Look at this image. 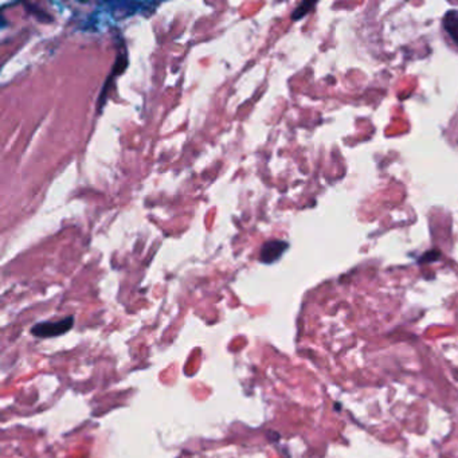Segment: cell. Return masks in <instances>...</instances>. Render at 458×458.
Instances as JSON below:
<instances>
[{
	"label": "cell",
	"instance_id": "8992f818",
	"mask_svg": "<svg viewBox=\"0 0 458 458\" xmlns=\"http://www.w3.org/2000/svg\"><path fill=\"white\" fill-rule=\"evenodd\" d=\"M316 7V3L315 1H302L296 10L293 11L292 14V19L293 21H298L301 18H304L309 11H312V8Z\"/></svg>",
	"mask_w": 458,
	"mask_h": 458
},
{
	"label": "cell",
	"instance_id": "5b68a950",
	"mask_svg": "<svg viewBox=\"0 0 458 458\" xmlns=\"http://www.w3.org/2000/svg\"><path fill=\"white\" fill-rule=\"evenodd\" d=\"M444 28L458 46V10H450L444 17Z\"/></svg>",
	"mask_w": 458,
	"mask_h": 458
},
{
	"label": "cell",
	"instance_id": "52a82bcc",
	"mask_svg": "<svg viewBox=\"0 0 458 458\" xmlns=\"http://www.w3.org/2000/svg\"><path fill=\"white\" fill-rule=\"evenodd\" d=\"M441 254H439V251H437V250H430V251H428L426 254H424L422 257H421V260H419V262L421 264H428V262H431V261H435V260H438V257H439Z\"/></svg>",
	"mask_w": 458,
	"mask_h": 458
},
{
	"label": "cell",
	"instance_id": "7a4b0ae2",
	"mask_svg": "<svg viewBox=\"0 0 458 458\" xmlns=\"http://www.w3.org/2000/svg\"><path fill=\"white\" fill-rule=\"evenodd\" d=\"M73 324H74L73 316L65 318L59 322H42V323L35 324L31 328V333L41 339L56 337V336H61V335L69 332L73 328Z\"/></svg>",
	"mask_w": 458,
	"mask_h": 458
},
{
	"label": "cell",
	"instance_id": "3957f363",
	"mask_svg": "<svg viewBox=\"0 0 458 458\" xmlns=\"http://www.w3.org/2000/svg\"><path fill=\"white\" fill-rule=\"evenodd\" d=\"M288 247H289V243L282 241V240L267 241L260 250L258 260H260V262L267 264V265L274 264L284 256V253L288 250Z\"/></svg>",
	"mask_w": 458,
	"mask_h": 458
},
{
	"label": "cell",
	"instance_id": "277c9868",
	"mask_svg": "<svg viewBox=\"0 0 458 458\" xmlns=\"http://www.w3.org/2000/svg\"><path fill=\"white\" fill-rule=\"evenodd\" d=\"M127 63H128L127 52H125V48H123L121 53L117 55L116 63H114V66H113V69H112V74H110V77H109L107 82H105V85H104V87H103V92H101V94H100V101H98V109H100V110L103 109V107H104V103H105V100H107V92H108L109 85L112 83L113 79H114L116 76H118L120 73H123V72L127 69Z\"/></svg>",
	"mask_w": 458,
	"mask_h": 458
},
{
	"label": "cell",
	"instance_id": "6da1fadb",
	"mask_svg": "<svg viewBox=\"0 0 458 458\" xmlns=\"http://www.w3.org/2000/svg\"><path fill=\"white\" fill-rule=\"evenodd\" d=\"M100 4L105 8V11H108L109 15H113L118 19L135 17L138 14L149 15L156 7H159V3L149 1H105Z\"/></svg>",
	"mask_w": 458,
	"mask_h": 458
}]
</instances>
